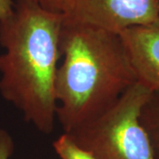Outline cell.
I'll return each instance as SVG.
<instances>
[{
	"instance_id": "6da1fadb",
	"label": "cell",
	"mask_w": 159,
	"mask_h": 159,
	"mask_svg": "<svg viewBox=\"0 0 159 159\" xmlns=\"http://www.w3.org/2000/svg\"><path fill=\"white\" fill-rule=\"evenodd\" d=\"M65 14L33 0H16L0 20V93L43 134L57 119L56 78Z\"/></svg>"
},
{
	"instance_id": "7a4b0ae2",
	"label": "cell",
	"mask_w": 159,
	"mask_h": 159,
	"mask_svg": "<svg viewBox=\"0 0 159 159\" xmlns=\"http://www.w3.org/2000/svg\"><path fill=\"white\" fill-rule=\"evenodd\" d=\"M57 119L69 133L104 113L137 82L118 34L64 20Z\"/></svg>"
},
{
	"instance_id": "3957f363",
	"label": "cell",
	"mask_w": 159,
	"mask_h": 159,
	"mask_svg": "<svg viewBox=\"0 0 159 159\" xmlns=\"http://www.w3.org/2000/svg\"><path fill=\"white\" fill-rule=\"evenodd\" d=\"M151 92L136 82L104 113L67 134L97 159H156L140 121Z\"/></svg>"
},
{
	"instance_id": "277c9868",
	"label": "cell",
	"mask_w": 159,
	"mask_h": 159,
	"mask_svg": "<svg viewBox=\"0 0 159 159\" xmlns=\"http://www.w3.org/2000/svg\"><path fill=\"white\" fill-rule=\"evenodd\" d=\"M66 19L114 34L159 18V0H71Z\"/></svg>"
},
{
	"instance_id": "5b68a950",
	"label": "cell",
	"mask_w": 159,
	"mask_h": 159,
	"mask_svg": "<svg viewBox=\"0 0 159 159\" xmlns=\"http://www.w3.org/2000/svg\"><path fill=\"white\" fill-rule=\"evenodd\" d=\"M137 82L150 91L159 90V18L119 34Z\"/></svg>"
},
{
	"instance_id": "8992f818",
	"label": "cell",
	"mask_w": 159,
	"mask_h": 159,
	"mask_svg": "<svg viewBox=\"0 0 159 159\" xmlns=\"http://www.w3.org/2000/svg\"><path fill=\"white\" fill-rule=\"evenodd\" d=\"M140 121L147 133L156 159H159V90L152 91L143 104Z\"/></svg>"
},
{
	"instance_id": "52a82bcc",
	"label": "cell",
	"mask_w": 159,
	"mask_h": 159,
	"mask_svg": "<svg viewBox=\"0 0 159 159\" xmlns=\"http://www.w3.org/2000/svg\"><path fill=\"white\" fill-rule=\"evenodd\" d=\"M52 146L60 159H97L90 152L80 148L67 133L57 137Z\"/></svg>"
},
{
	"instance_id": "ba28073f",
	"label": "cell",
	"mask_w": 159,
	"mask_h": 159,
	"mask_svg": "<svg viewBox=\"0 0 159 159\" xmlns=\"http://www.w3.org/2000/svg\"><path fill=\"white\" fill-rule=\"evenodd\" d=\"M48 10L66 14L71 0H33Z\"/></svg>"
},
{
	"instance_id": "9c48e42d",
	"label": "cell",
	"mask_w": 159,
	"mask_h": 159,
	"mask_svg": "<svg viewBox=\"0 0 159 159\" xmlns=\"http://www.w3.org/2000/svg\"><path fill=\"white\" fill-rule=\"evenodd\" d=\"M14 148L13 141L9 133L0 129V159H9Z\"/></svg>"
},
{
	"instance_id": "30bf717a",
	"label": "cell",
	"mask_w": 159,
	"mask_h": 159,
	"mask_svg": "<svg viewBox=\"0 0 159 159\" xmlns=\"http://www.w3.org/2000/svg\"><path fill=\"white\" fill-rule=\"evenodd\" d=\"M13 7L12 0H0V20L8 17L13 11Z\"/></svg>"
}]
</instances>
